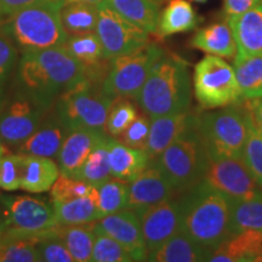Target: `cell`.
Returning <instances> with one entry per match:
<instances>
[{
  "mask_svg": "<svg viewBox=\"0 0 262 262\" xmlns=\"http://www.w3.org/2000/svg\"><path fill=\"white\" fill-rule=\"evenodd\" d=\"M164 54L165 51L163 48L148 42L135 51L111 58L101 89L114 98H135L153 66Z\"/></svg>",
  "mask_w": 262,
  "mask_h": 262,
  "instance_id": "obj_9",
  "label": "cell"
},
{
  "mask_svg": "<svg viewBox=\"0 0 262 262\" xmlns=\"http://www.w3.org/2000/svg\"><path fill=\"white\" fill-rule=\"evenodd\" d=\"M57 227L47 231L39 238L37 243L39 258L44 262H74L73 256L57 234Z\"/></svg>",
  "mask_w": 262,
  "mask_h": 262,
  "instance_id": "obj_41",
  "label": "cell"
},
{
  "mask_svg": "<svg viewBox=\"0 0 262 262\" xmlns=\"http://www.w3.org/2000/svg\"><path fill=\"white\" fill-rule=\"evenodd\" d=\"M243 104L257 123V125L262 127V97L255 98V100H244Z\"/></svg>",
  "mask_w": 262,
  "mask_h": 262,
  "instance_id": "obj_47",
  "label": "cell"
},
{
  "mask_svg": "<svg viewBox=\"0 0 262 262\" xmlns=\"http://www.w3.org/2000/svg\"><path fill=\"white\" fill-rule=\"evenodd\" d=\"M63 48L83 66L88 78L93 83L101 85L108 72L110 62L104 63L108 58L104 57L102 44L96 32L70 35Z\"/></svg>",
  "mask_w": 262,
  "mask_h": 262,
  "instance_id": "obj_19",
  "label": "cell"
},
{
  "mask_svg": "<svg viewBox=\"0 0 262 262\" xmlns=\"http://www.w3.org/2000/svg\"><path fill=\"white\" fill-rule=\"evenodd\" d=\"M159 2H162V0H159Z\"/></svg>",
  "mask_w": 262,
  "mask_h": 262,
  "instance_id": "obj_52",
  "label": "cell"
},
{
  "mask_svg": "<svg viewBox=\"0 0 262 262\" xmlns=\"http://www.w3.org/2000/svg\"><path fill=\"white\" fill-rule=\"evenodd\" d=\"M245 229L262 232V193L247 201L231 203L229 233L232 235Z\"/></svg>",
  "mask_w": 262,
  "mask_h": 262,
  "instance_id": "obj_33",
  "label": "cell"
},
{
  "mask_svg": "<svg viewBox=\"0 0 262 262\" xmlns=\"http://www.w3.org/2000/svg\"><path fill=\"white\" fill-rule=\"evenodd\" d=\"M198 122V114L180 112L150 118L149 135L145 150L148 155L150 163L156 160L164 152V149L189 127Z\"/></svg>",
  "mask_w": 262,
  "mask_h": 262,
  "instance_id": "obj_18",
  "label": "cell"
},
{
  "mask_svg": "<svg viewBox=\"0 0 262 262\" xmlns=\"http://www.w3.org/2000/svg\"><path fill=\"white\" fill-rule=\"evenodd\" d=\"M198 131L209 159H243L248 134L247 108L238 102L198 114Z\"/></svg>",
  "mask_w": 262,
  "mask_h": 262,
  "instance_id": "obj_5",
  "label": "cell"
},
{
  "mask_svg": "<svg viewBox=\"0 0 262 262\" xmlns=\"http://www.w3.org/2000/svg\"><path fill=\"white\" fill-rule=\"evenodd\" d=\"M107 136V133L91 129L70 131L57 157V165L61 175L73 178L89 157L91 150Z\"/></svg>",
  "mask_w": 262,
  "mask_h": 262,
  "instance_id": "obj_20",
  "label": "cell"
},
{
  "mask_svg": "<svg viewBox=\"0 0 262 262\" xmlns=\"http://www.w3.org/2000/svg\"><path fill=\"white\" fill-rule=\"evenodd\" d=\"M111 136L108 135L102 142H100L85 160L80 169L73 176V179L81 180L90 185L98 186L112 178L108 157V143Z\"/></svg>",
  "mask_w": 262,
  "mask_h": 262,
  "instance_id": "obj_35",
  "label": "cell"
},
{
  "mask_svg": "<svg viewBox=\"0 0 262 262\" xmlns=\"http://www.w3.org/2000/svg\"><path fill=\"white\" fill-rule=\"evenodd\" d=\"M98 208L101 216H107L126 209L129 199V182L111 178L97 186Z\"/></svg>",
  "mask_w": 262,
  "mask_h": 262,
  "instance_id": "obj_36",
  "label": "cell"
},
{
  "mask_svg": "<svg viewBox=\"0 0 262 262\" xmlns=\"http://www.w3.org/2000/svg\"><path fill=\"white\" fill-rule=\"evenodd\" d=\"M212 262H262V232L245 229L229 235L212 250Z\"/></svg>",
  "mask_w": 262,
  "mask_h": 262,
  "instance_id": "obj_22",
  "label": "cell"
},
{
  "mask_svg": "<svg viewBox=\"0 0 262 262\" xmlns=\"http://www.w3.org/2000/svg\"><path fill=\"white\" fill-rule=\"evenodd\" d=\"M139 216L148 253L180 232V204L172 198L149 206Z\"/></svg>",
  "mask_w": 262,
  "mask_h": 262,
  "instance_id": "obj_15",
  "label": "cell"
},
{
  "mask_svg": "<svg viewBox=\"0 0 262 262\" xmlns=\"http://www.w3.org/2000/svg\"><path fill=\"white\" fill-rule=\"evenodd\" d=\"M201 21L188 0H170L163 11H160L156 34L164 39L179 33L193 31Z\"/></svg>",
  "mask_w": 262,
  "mask_h": 262,
  "instance_id": "obj_27",
  "label": "cell"
},
{
  "mask_svg": "<svg viewBox=\"0 0 262 262\" xmlns=\"http://www.w3.org/2000/svg\"><path fill=\"white\" fill-rule=\"evenodd\" d=\"M2 237H3V228L2 226H0V241H2Z\"/></svg>",
  "mask_w": 262,
  "mask_h": 262,
  "instance_id": "obj_51",
  "label": "cell"
},
{
  "mask_svg": "<svg viewBox=\"0 0 262 262\" xmlns=\"http://www.w3.org/2000/svg\"><path fill=\"white\" fill-rule=\"evenodd\" d=\"M68 134L70 130L62 123L52 107L34 133L17 147L18 153L57 160L58 153Z\"/></svg>",
  "mask_w": 262,
  "mask_h": 262,
  "instance_id": "obj_17",
  "label": "cell"
},
{
  "mask_svg": "<svg viewBox=\"0 0 262 262\" xmlns=\"http://www.w3.org/2000/svg\"><path fill=\"white\" fill-rule=\"evenodd\" d=\"M189 45L205 54L222 58H233L237 54L233 32L228 22H217L198 29Z\"/></svg>",
  "mask_w": 262,
  "mask_h": 262,
  "instance_id": "obj_26",
  "label": "cell"
},
{
  "mask_svg": "<svg viewBox=\"0 0 262 262\" xmlns=\"http://www.w3.org/2000/svg\"><path fill=\"white\" fill-rule=\"evenodd\" d=\"M192 2H195V3H205L206 0H192Z\"/></svg>",
  "mask_w": 262,
  "mask_h": 262,
  "instance_id": "obj_50",
  "label": "cell"
},
{
  "mask_svg": "<svg viewBox=\"0 0 262 262\" xmlns=\"http://www.w3.org/2000/svg\"><path fill=\"white\" fill-rule=\"evenodd\" d=\"M40 2H44V0H0V22L19 10Z\"/></svg>",
  "mask_w": 262,
  "mask_h": 262,
  "instance_id": "obj_46",
  "label": "cell"
},
{
  "mask_svg": "<svg viewBox=\"0 0 262 262\" xmlns=\"http://www.w3.org/2000/svg\"><path fill=\"white\" fill-rule=\"evenodd\" d=\"M64 2H83V3H89V4H94V5H100L102 4L104 0H64Z\"/></svg>",
  "mask_w": 262,
  "mask_h": 262,
  "instance_id": "obj_48",
  "label": "cell"
},
{
  "mask_svg": "<svg viewBox=\"0 0 262 262\" xmlns=\"http://www.w3.org/2000/svg\"><path fill=\"white\" fill-rule=\"evenodd\" d=\"M232 199L205 181L185 192L179 199L180 232L202 247L214 250L229 233Z\"/></svg>",
  "mask_w": 262,
  "mask_h": 262,
  "instance_id": "obj_2",
  "label": "cell"
},
{
  "mask_svg": "<svg viewBox=\"0 0 262 262\" xmlns=\"http://www.w3.org/2000/svg\"><path fill=\"white\" fill-rule=\"evenodd\" d=\"M116 98L104 94L93 81L68 90L55 103L54 111L70 131L91 129L106 133L107 117Z\"/></svg>",
  "mask_w": 262,
  "mask_h": 262,
  "instance_id": "obj_7",
  "label": "cell"
},
{
  "mask_svg": "<svg viewBox=\"0 0 262 262\" xmlns=\"http://www.w3.org/2000/svg\"><path fill=\"white\" fill-rule=\"evenodd\" d=\"M262 0H225L224 12L226 17H233L244 14L255 6L260 5Z\"/></svg>",
  "mask_w": 262,
  "mask_h": 262,
  "instance_id": "obj_45",
  "label": "cell"
},
{
  "mask_svg": "<svg viewBox=\"0 0 262 262\" xmlns=\"http://www.w3.org/2000/svg\"><path fill=\"white\" fill-rule=\"evenodd\" d=\"M95 229V228H94ZM91 261L94 262H131V255L116 239L95 229V243Z\"/></svg>",
  "mask_w": 262,
  "mask_h": 262,
  "instance_id": "obj_40",
  "label": "cell"
},
{
  "mask_svg": "<svg viewBox=\"0 0 262 262\" xmlns=\"http://www.w3.org/2000/svg\"><path fill=\"white\" fill-rule=\"evenodd\" d=\"M94 187V185L81 181V180L68 178V176L61 175L60 173V176H58L54 186L50 189L51 201L62 202L77 198V196L88 195L93 191Z\"/></svg>",
  "mask_w": 262,
  "mask_h": 262,
  "instance_id": "obj_42",
  "label": "cell"
},
{
  "mask_svg": "<svg viewBox=\"0 0 262 262\" xmlns=\"http://www.w3.org/2000/svg\"><path fill=\"white\" fill-rule=\"evenodd\" d=\"M234 72L242 101L262 97V55L242 60L234 58Z\"/></svg>",
  "mask_w": 262,
  "mask_h": 262,
  "instance_id": "obj_34",
  "label": "cell"
},
{
  "mask_svg": "<svg viewBox=\"0 0 262 262\" xmlns=\"http://www.w3.org/2000/svg\"><path fill=\"white\" fill-rule=\"evenodd\" d=\"M42 233L24 234L3 232L0 241V262L40 261L37 243Z\"/></svg>",
  "mask_w": 262,
  "mask_h": 262,
  "instance_id": "obj_30",
  "label": "cell"
},
{
  "mask_svg": "<svg viewBox=\"0 0 262 262\" xmlns=\"http://www.w3.org/2000/svg\"><path fill=\"white\" fill-rule=\"evenodd\" d=\"M139 116L135 103L127 97H117L107 117L106 133L112 137H119L126 127Z\"/></svg>",
  "mask_w": 262,
  "mask_h": 262,
  "instance_id": "obj_39",
  "label": "cell"
},
{
  "mask_svg": "<svg viewBox=\"0 0 262 262\" xmlns=\"http://www.w3.org/2000/svg\"><path fill=\"white\" fill-rule=\"evenodd\" d=\"M193 89L203 111H211L242 102L234 67L222 57L208 55L194 66Z\"/></svg>",
  "mask_w": 262,
  "mask_h": 262,
  "instance_id": "obj_8",
  "label": "cell"
},
{
  "mask_svg": "<svg viewBox=\"0 0 262 262\" xmlns=\"http://www.w3.org/2000/svg\"><path fill=\"white\" fill-rule=\"evenodd\" d=\"M203 181L232 201H247L262 193L243 159H209Z\"/></svg>",
  "mask_w": 262,
  "mask_h": 262,
  "instance_id": "obj_13",
  "label": "cell"
},
{
  "mask_svg": "<svg viewBox=\"0 0 262 262\" xmlns=\"http://www.w3.org/2000/svg\"><path fill=\"white\" fill-rule=\"evenodd\" d=\"M243 160L255 181L262 189V127L257 125L249 112L248 134L243 149Z\"/></svg>",
  "mask_w": 262,
  "mask_h": 262,
  "instance_id": "obj_38",
  "label": "cell"
},
{
  "mask_svg": "<svg viewBox=\"0 0 262 262\" xmlns=\"http://www.w3.org/2000/svg\"><path fill=\"white\" fill-rule=\"evenodd\" d=\"M17 63V47L0 31V111L10 96V85L14 81Z\"/></svg>",
  "mask_w": 262,
  "mask_h": 262,
  "instance_id": "obj_37",
  "label": "cell"
},
{
  "mask_svg": "<svg viewBox=\"0 0 262 262\" xmlns=\"http://www.w3.org/2000/svg\"><path fill=\"white\" fill-rule=\"evenodd\" d=\"M4 143H3V141H2V139H0V157L2 156H4Z\"/></svg>",
  "mask_w": 262,
  "mask_h": 262,
  "instance_id": "obj_49",
  "label": "cell"
},
{
  "mask_svg": "<svg viewBox=\"0 0 262 262\" xmlns=\"http://www.w3.org/2000/svg\"><path fill=\"white\" fill-rule=\"evenodd\" d=\"M191 98L187 63L176 55L164 54L150 70L135 100L143 113L155 118L187 112Z\"/></svg>",
  "mask_w": 262,
  "mask_h": 262,
  "instance_id": "obj_3",
  "label": "cell"
},
{
  "mask_svg": "<svg viewBox=\"0 0 262 262\" xmlns=\"http://www.w3.org/2000/svg\"><path fill=\"white\" fill-rule=\"evenodd\" d=\"M21 182L19 189L29 193L50 191L60 176V169L55 159L47 157L21 155Z\"/></svg>",
  "mask_w": 262,
  "mask_h": 262,
  "instance_id": "obj_23",
  "label": "cell"
},
{
  "mask_svg": "<svg viewBox=\"0 0 262 262\" xmlns=\"http://www.w3.org/2000/svg\"><path fill=\"white\" fill-rule=\"evenodd\" d=\"M103 3L131 24L156 34L160 15L159 0H104Z\"/></svg>",
  "mask_w": 262,
  "mask_h": 262,
  "instance_id": "obj_29",
  "label": "cell"
},
{
  "mask_svg": "<svg viewBox=\"0 0 262 262\" xmlns=\"http://www.w3.org/2000/svg\"><path fill=\"white\" fill-rule=\"evenodd\" d=\"M237 45L234 58L262 55V3L244 14L227 18Z\"/></svg>",
  "mask_w": 262,
  "mask_h": 262,
  "instance_id": "obj_21",
  "label": "cell"
},
{
  "mask_svg": "<svg viewBox=\"0 0 262 262\" xmlns=\"http://www.w3.org/2000/svg\"><path fill=\"white\" fill-rule=\"evenodd\" d=\"M21 156L4 155L0 157V188L17 191L21 182Z\"/></svg>",
  "mask_w": 262,
  "mask_h": 262,
  "instance_id": "obj_44",
  "label": "cell"
},
{
  "mask_svg": "<svg viewBox=\"0 0 262 262\" xmlns=\"http://www.w3.org/2000/svg\"><path fill=\"white\" fill-rule=\"evenodd\" d=\"M3 232L39 234L58 225L52 201L42 196L0 195Z\"/></svg>",
  "mask_w": 262,
  "mask_h": 262,
  "instance_id": "obj_10",
  "label": "cell"
},
{
  "mask_svg": "<svg viewBox=\"0 0 262 262\" xmlns=\"http://www.w3.org/2000/svg\"><path fill=\"white\" fill-rule=\"evenodd\" d=\"M212 250L195 243L182 232L149 251L146 261L152 262H202L209 261Z\"/></svg>",
  "mask_w": 262,
  "mask_h": 262,
  "instance_id": "obj_25",
  "label": "cell"
},
{
  "mask_svg": "<svg viewBox=\"0 0 262 262\" xmlns=\"http://www.w3.org/2000/svg\"><path fill=\"white\" fill-rule=\"evenodd\" d=\"M64 3V0H44L29 5L5 18L0 31L22 51L62 47L68 38L61 22Z\"/></svg>",
  "mask_w": 262,
  "mask_h": 262,
  "instance_id": "obj_4",
  "label": "cell"
},
{
  "mask_svg": "<svg viewBox=\"0 0 262 262\" xmlns=\"http://www.w3.org/2000/svg\"><path fill=\"white\" fill-rule=\"evenodd\" d=\"M152 163L162 170L175 192L185 193L202 182L209 157L199 135L198 122L170 143Z\"/></svg>",
  "mask_w": 262,
  "mask_h": 262,
  "instance_id": "obj_6",
  "label": "cell"
},
{
  "mask_svg": "<svg viewBox=\"0 0 262 262\" xmlns=\"http://www.w3.org/2000/svg\"><path fill=\"white\" fill-rule=\"evenodd\" d=\"M88 81L83 66L62 45L22 51L12 85L16 93L51 110L64 93Z\"/></svg>",
  "mask_w": 262,
  "mask_h": 262,
  "instance_id": "obj_1",
  "label": "cell"
},
{
  "mask_svg": "<svg viewBox=\"0 0 262 262\" xmlns=\"http://www.w3.org/2000/svg\"><path fill=\"white\" fill-rule=\"evenodd\" d=\"M57 234L67 247L74 261H91L95 243L93 222L81 225H60L57 227Z\"/></svg>",
  "mask_w": 262,
  "mask_h": 262,
  "instance_id": "obj_32",
  "label": "cell"
},
{
  "mask_svg": "<svg viewBox=\"0 0 262 262\" xmlns=\"http://www.w3.org/2000/svg\"><path fill=\"white\" fill-rule=\"evenodd\" d=\"M150 117L146 113L139 114L133 123L126 127V130L117 137L124 145L134 147V148L145 149L147 140L149 135Z\"/></svg>",
  "mask_w": 262,
  "mask_h": 262,
  "instance_id": "obj_43",
  "label": "cell"
},
{
  "mask_svg": "<svg viewBox=\"0 0 262 262\" xmlns=\"http://www.w3.org/2000/svg\"><path fill=\"white\" fill-rule=\"evenodd\" d=\"M108 157L112 178L130 182L150 164L145 149L126 146L111 136L108 143Z\"/></svg>",
  "mask_w": 262,
  "mask_h": 262,
  "instance_id": "obj_24",
  "label": "cell"
},
{
  "mask_svg": "<svg viewBox=\"0 0 262 262\" xmlns=\"http://www.w3.org/2000/svg\"><path fill=\"white\" fill-rule=\"evenodd\" d=\"M95 32L102 44L104 57L108 60L135 51L149 42V33L131 24L104 3L98 5Z\"/></svg>",
  "mask_w": 262,
  "mask_h": 262,
  "instance_id": "obj_11",
  "label": "cell"
},
{
  "mask_svg": "<svg viewBox=\"0 0 262 262\" xmlns=\"http://www.w3.org/2000/svg\"><path fill=\"white\" fill-rule=\"evenodd\" d=\"M175 189L155 163H150L133 181L129 182L127 209L137 214L145 209L172 198Z\"/></svg>",
  "mask_w": 262,
  "mask_h": 262,
  "instance_id": "obj_16",
  "label": "cell"
},
{
  "mask_svg": "<svg viewBox=\"0 0 262 262\" xmlns=\"http://www.w3.org/2000/svg\"><path fill=\"white\" fill-rule=\"evenodd\" d=\"M49 111L14 91L0 111V139L3 143L17 148L34 133Z\"/></svg>",
  "mask_w": 262,
  "mask_h": 262,
  "instance_id": "obj_12",
  "label": "cell"
},
{
  "mask_svg": "<svg viewBox=\"0 0 262 262\" xmlns=\"http://www.w3.org/2000/svg\"><path fill=\"white\" fill-rule=\"evenodd\" d=\"M96 231L110 235L125 248L134 261H146L147 251L140 216L133 209H123L93 222Z\"/></svg>",
  "mask_w": 262,
  "mask_h": 262,
  "instance_id": "obj_14",
  "label": "cell"
},
{
  "mask_svg": "<svg viewBox=\"0 0 262 262\" xmlns=\"http://www.w3.org/2000/svg\"><path fill=\"white\" fill-rule=\"evenodd\" d=\"M98 5L83 2H66L61 9V22L70 35L96 31Z\"/></svg>",
  "mask_w": 262,
  "mask_h": 262,
  "instance_id": "obj_31",
  "label": "cell"
},
{
  "mask_svg": "<svg viewBox=\"0 0 262 262\" xmlns=\"http://www.w3.org/2000/svg\"><path fill=\"white\" fill-rule=\"evenodd\" d=\"M58 225H81L100 220L98 189L95 186L88 195L77 196L62 202H52Z\"/></svg>",
  "mask_w": 262,
  "mask_h": 262,
  "instance_id": "obj_28",
  "label": "cell"
}]
</instances>
